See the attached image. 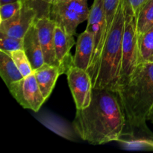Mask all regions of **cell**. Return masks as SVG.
<instances>
[{"label": "cell", "mask_w": 153, "mask_h": 153, "mask_svg": "<svg viewBox=\"0 0 153 153\" xmlns=\"http://www.w3.org/2000/svg\"><path fill=\"white\" fill-rule=\"evenodd\" d=\"M123 112L114 91L94 88L89 106L76 109L73 128L78 136L93 145L119 141L124 131Z\"/></svg>", "instance_id": "obj_1"}, {"label": "cell", "mask_w": 153, "mask_h": 153, "mask_svg": "<svg viewBox=\"0 0 153 153\" xmlns=\"http://www.w3.org/2000/svg\"><path fill=\"white\" fill-rule=\"evenodd\" d=\"M115 92L126 120L120 140L140 137L153 143V133L146 123L153 108V63L140 64L128 83Z\"/></svg>", "instance_id": "obj_2"}, {"label": "cell", "mask_w": 153, "mask_h": 153, "mask_svg": "<svg viewBox=\"0 0 153 153\" xmlns=\"http://www.w3.org/2000/svg\"><path fill=\"white\" fill-rule=\"evenodd\" d=\"M125 12L120 1L111 31L104 43L98 71L93 82L94 88L116 91L119 85L122 61V44Z\"/></svg>", "instance_id": "obj_3"}, {"label": "cell", "mask_w": 153, "mask_h": 153, "mask_svg": "<svg viewBox=\"0 0 153 153\" xmlns=\"http://www.w3.org/2000/svg\"><path fill=\"white\" fill-rule=\"evenodd\" d=\"M123 5L125 12V24L123 36L120 74L117 89L128 83L140 65L136 16L129 7L124 5L123 3Z\"/></svg>", "instance_id": "obj_4"}, {"label": "cell", "mask_w": 153, "mask_h": 153, "mask_svg": "<svg viewBox=\"0 0 153 153\" xmlns=\"http://www.w3.org/2000/svg\"><path fill=\"white\" fill-rule=\"evenodd\" d=\"M90 10L88 0H57L50 4L49 16L66 32L75 36L78 26L88 20Z\"/></svg>", "instance_id": "obj_5"}, {"label": "cell", "mask_w": 153, "mask_h": 153, "mask_svg": "<svg viewBox=\"0 0 153 153\" xmlns=\"http://www.w3.org/2000/svg\"><path fill=\"white\" fill-rule=\"evenodd\" d=\"M50 4L43 1H25L22 8L10 19L0 22V32L11 37L23 38L39 16L44 15L40 9L48 10Z\"/></svg>", "instance_id": "obj_6"}, {"label": "cell", "mask_w": 153, "mask_h": 153, "mask_svg": "<svg viewBox=\"0 0 153 153\" xmlns=\"http://www.w3.org/2000/svg\"><path fill=\"white\" fill-rule=\"evenodd\" d=\"M86 29L89 30L94 36V47L92 58L88 73L93 82L95 79L100 65V56L104 46L105 16L104 0H94L90 10L89 17Z\"/></svg>", "instance_id": "obj_7"}, {"label": "cell", "mask_w": 153, "mask_h": 153, "mask_svg": "<svg viewBox=\"0 0 153 153\" xmlns=\"http://www.w3.org/2000/svg\"><path fill=\"white\" fill-rule=\"evenodd\" d=\"M7 88L12 97L23 108L37 112L46 101L34 73L14 82Z\"/></svg>", "instance_id": "obj_8"}, {"label": "cell", "mask_w": 153, "mask_h": 153, "mask_svg": "<svg viewBox=\"0 0 153 153\" xmlns=\"http://www.w3.org/2000/svg\"><path fill=\"white\" fill-rule=\"evenodd\" d=\"M66 75L76 109H83L89 106L94 89L89 73L83 69L73 66Z\"/></svg>", "instance_id": "obj_9"}, {"label": "cell", "mask_w": 153, "mask_h": 153, "mask_svg": "<svg viewBox=\"0 0 153 153\" xmlns=\"http://www.w3.org/2000/svg\"><path fill=\"white\" fill-rule=\"evenodd\" d=\"M37 36L43 50L45 63L58 66L55 52V22L49 17V14L39 16L35 21Z\"/></svg>", "instance_id": "obj_10"}, {"label": "cell", "mask_w": 153, "mask_h": 153, "mask_svg": "<svg viewBox=\"0 0 153 153\" xmlns=\"http://www.w3.org/2000/svg\"><path fill=\"white\" fill-rule=\"evenodd\" d=\"M55 58L61 75L66 74L69 69L73 66L74 57L70 53V50L75 44L74 36L66 32L59 25H55Z\"/></svg>", "instance_id": "obj_11"}, {"label": "cell", "mask_w": 153, "mask_h": 153, "mask_svg": "<svg viewBox=\"0 0 153 153\" xmlns=\"http://www.w3.org/2000/svg\"><path fill=\"white\" fill-rule=\"evenodd\" d=\"M94 41L93 34L85 29L78 37L76 52L73 58V66L88 72L94 52Z\"/></svg>", "instance_id": "obj_12"}, {"label": "cell", "mask_w": 153, "mask_h": 153, "mask_svg": "<svg viewBox=\"0 0 153 153\" xmlns=\"http://www.w3.org/2000/svg\"><path fill=\"white\" fill-rule=\"evenodd\" d=\"M34 74L43 97L47 100L55 88L58 77L61 75L59 67L45 63L34 70Z\"/></svg>", "instance_id": "obj_13"}, {"label": "cell", "mask_w": 153, "mask_h": 153, "mask_svg": "<svg viewBox=\"0 0 153 153\" xmlns=\"http://www.w3.org/2000/svg\"><path fill=\"white\" fill-rule=\"evenodd\" d=\"M23 49L28 56L33 70L45 64L43 50L37 36L35 24L30 28L23 37Z\"/></svg>", "instance_id": "obj_14"}, {"label": "cell", "mask_w": 153, "mask_h": 153, "mask_svg": "<svg viewBox=\"0 0 153 153\" xmlns=\"http://www.w3.org/2000/svg\"><path fill=\"white\" fill-rule=\"evenodd\" d=\"M0 76L7 88L23 78L11 57L0 50Z\"/></svg>", "instance_id": "obj_15"}, {"label": "cell", "mask_w": 153, "mask_h": 153, "mask_svg": "<svg viewBox=\"0 0 153 153\" xmlns=\"http://www.w3.org/2000/svg\"><path fill=\"white\" fill-rule=\"evenodd\" d=\"M137 34L139 36L153 27V0H147L136 16Z\"/></svg>", "instance_id": "obj_16"}, {"label": "cell", "mask_w": 153, "mask_h": 153, "mask_svg": "<svg viewBox=\"0 0 153 153\" xmlns=\"http://www.w3.org/2000/svg\"><path fill=\"white\" fill-rule=\"evenodd\" d=\"M140 64L146 62L153 55V27L138 37Z\"/></svg>", "instance_id": "obj_17"}, {"label": "cell", "mask_w": 153, "mask_h": 153, "mask_svg": "<svg viewBox=\"0 0 153 153\" xmlns=\"http://www.w3.org/2000/svg\"><path fill=\"white\" fill-rule=\"evenodd\" d=\"M121 0H104V16H105V33L104 41L111 31L114 20L117 13Z\"/></svg>", "instance_id": "obj_18"}, {"label": "cell", "mask_w": 153, "mask_h": 153, "mask_svg": "<svg viewBox=\"0 0 153 153\" xmlns=\"http://www.w3.org/2000/svg\"><path fill=\"white\" fill-rule=\"evenodd\" d=\"M7 53L11 57L23 77L30 76L34 73V70H33L31 62L25 54L24 49H18V50L12 51V52H7Z\"/></svg>", "instance_id": "obj_19"}, {"label": "cell", "mask_w": 153, "mask_h": 153, "mask_svg": "<svg viewBox=\"0 0 153 153\" xmlns=\"http://www.w3.org/2000/svg\"><path fill=\"white\" fill-rule=\"evenodd\" d=\"M23 49V38L11 37L0 32V50L5 52Z\"/></svg>", "instance_id": "obj_20"}, {"label": "cell", "mask_w": 153, "mask_h": 153, "mask_svg": "<svg viewBox=\"0 0 153 153\" xmlns=\"http://www.w3.org/2000/svg\"><path fill=\"white\" fill-rule=\"evenodd\" d=\"M23 4L24 1L19 0L14 2L0 4V22L7 20L14 16L22 8Z\"/></svg>", "instance_id": "obj_21"}, {"label": "cell", "mask_w": 153, "mask_h": 153, "mask_svg": "<svg viewBox=\"0 0 153 153\" xmlns=\"http://www.w3.org/2000/svg\"><path fill=\"white\" fill-rule=\"evenodd\" d=\"M147 0H121L123 3L125 4L126 6L129 7L131 10L133 11L134 14L137 16V13H138L139 10H140V7L143 6Z\"/></svg>", "instance_id": "obj_22"}, {"label": "cell", "mask_w": 153, "mask_h": 153, "mask_svg": "<svg viewBox=\"0 0 153 153\" xmlns=\"http://www.w3.org/2000/svg\"><path fill=\"white\" fill-rule=\"evenodd\" d=\"M19 1V0H0V4H6V3H10V2H14V1ZM22 1V0H21Z\"/></svg>", "instance_id": "obj_23"}, {"label": "cell", "mask_w": 153, "mask_h": 153, "mask_svg": "<svg viewBox=\"0 0 153 153\" xmlns=\"http://www.w3.org/2000/svg\"><path fill=\"white\" fill-rule=\"evenodd\" d=\"M22 1H43V2H46V3H49V4H51L52 1V0H22Z\"/></svg>", "instance_id": "obj_24"}, {"label": "cell", "mask_w": 153, "mask_h": 153, "mask_svg": "<svg viewBox=\"0 0 153 153\" xmlns=\"http://www.w3.org/2000/svg\"><path fill=\"white\" fill-rule=\"evenodd\" d=\"M147 120H149V122H151L152 123H153V108H152V111H151V112L149 113V116H148Z\"/></svg>", "instance_id": "obj_25"}, {"label": "cell", "mask_w": 153, "mask_h": 153, "mask_svg": "<svg viewBox=\"0 0 153 153\" xmlns=\"http://www.w3.org/2000/svg\"><path fill=\"white\" fill-rule=\"evenodd\" d=\"M146 62H150V63H153V55H152V56L150 57V58L148 59V61H146Z\"/></svg>", "instance_id": "obj_26"}, {"label": "cell", "mask_w": 153, "mask_h": 153, "mask_svg": "<svg viewBox=\"0 0 153 153\" xmlns=\"http://www.w3.org/2000/svg\"><path fill=\"white\" fill-rule=\"evenodd\" d=\"M57 1V0H52V2H53V1Z\"/></svg>", "instance_id": "obj_27"}]
</instances>
